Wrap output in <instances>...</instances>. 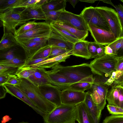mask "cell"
I'll return each mask as SVG.
<instances>
[{"mask_svg": "<svg viewBox=\"0 0 123 123\" xmlns=\"http://www.w3.org/2000/svg\"><path fill=\"white\" fill-rule=\"evenodd\" d=\"M76 105L62 104L43 119L44 123H71L76 120Z\"/></svg>", "mask_w": 123, "mask_h": 123, "instance_id": "obj_3", "label": "cell"}, {"mask_svg": "<svg viewBox=\"0 0 123 123\" xmlns=\"http://www.w3.org/2000/svg\"><path fill=\"white\" fill-rule=\"evenodd\" d=\"M103 123H123V115H111L107 117Z\"/></svg>", "mask_w": 123, "mask_h": 123, "instance_id": "obj_38", "label": "cell"}, {"mask_svg": "<svg viewBox=\"0 0 123 123\" xmlns=\"http://www.w3.org/2000/svg\"><path fill=\"white\" fill-rule=\"evenodd\" d=\"M117 57L118 62L116 70L117 75L113 84V85L123 86V57Z\"/></svg>", "mask_w": 123, "mask_h": 123, "instance_id": "obj_30", "label": "cell"}, {"mask_svg": "<svg viewBox=\"0 0 123 123\" xmlns=\"http://www.w3.org/2000/svg\"><path fill=\"white\" fill-rule=\"evenodd\" d=\"M70 50L58 47L51 46V51L48 57L49 58H53L61 55Z\"/></svg>", "mask_w": 123, "mask_h": 123, "instance_id": "obj_39", "label": "cell"}, {"mask_svg": "<svg viewBox=\"0 0 123 123\" xmlns=\"http://www.w3.org/2000/svg\"><path fill=\"white\" fill-rule=\"evenodd\" d=\"M123 41V37L120 38L108 45L112 49L113 54L115 56L121 47Z\"/></svg>", "mask_w": 123, "mask_h": 123, "instance_id": "obj_43", "label": "cell"}, {"mask_svg": "<svg viewBox=\"0 0 123 123\" xmlns=\"http://www.w3.org/2000/svg\"><path fill=\"white\" fill-rule=\"evenodd\" d=\"M37 22L35 21L28 22L21 25L16 30L14 35V37L23 34L35 28L37 25Z\"/></svg>", "mask_w": 123, "mask_h": 123, "instance_id": "obj_35", "label": "cell"}, {"mask_svg": "<svg viewBox=\"0 0 123 123\" xmlns=\"http://www.w3.org/2000/svg\"><path fill=\"white\" fill-rule=\"evenodd\" d=\"M120 1H121L123 3V0H120Z\"/></svg>", "mask_w": 123, "mask_h": 123, "instance_id": "obj_59", "label": "cell"}, {"mask_svg": "<svg viewBox=\"0 0 123 123\" xmlns=\"http://www.w3.org/2000/svg\"><path fill=\"white\" fill-rule=\"evenodd\" d=\"M16 49H11L5 53L0 54V57L2 60H10L18 57L15 54Z\"/></svg>", "mask_w": 123, "mask_h": 123, "instance_id": "obj_41", "label": "cell"}, {"mask_svg": "<svg viewBox=\"0 0 123 123\" xmlns=\"http://www.w3.org/2000/svg\"><path fill=\"white\" fill-rule=\"evenodd\" d=\"M97 0H80L79 1H82L83 2H88L89 3H94Z\"/></svg>", "mask_w": 123, "mask_h": 123, "instance_id": "obj_57", "label": "cell"}, {"mask_svg": "<svg viewBox=\"0 0 123 123\" xmlns=\"http://www.w3.org/2000/svg\"><path fill=\"white\" fill-rule=\"evenodd\" d=\"M52 31L49 24L45 22H37L35 28L15 38L16 40H24L37 37H50Z\"/></svg>", "mask_w": 123, "mask_h": 123, "instance_id": "obj_11", "label": "cell"}, {"mask_svg": "<svg viewBox=\"0 0 123 123\" xmlns=\"http://www.w3.org/2000/svg\"><path fill=\"white\" fill-rule=\"evenodd\" d=\"M19 123H28L27 122H22Z\"/></svg>", "mask_w": 123, "mask_h": 123, "instance_id": "obj_58", "label": "cell"}, {"mask_svg": "<svg viewBox=\"0 0 123 123\" xmlns=\"http://www.w3.org/2000/svg\"><path fill=\"white\" fill-rule=\"evenodd\" d=\"M105 55H114L112 49L108 45L105 46Z\"/></svg>", "mask_w": 123, "mask_h": 123, "instance_id": "obj_52", "label": "cell"}, {"mask_svg": "<svg viewBox=\"0 0 123 123\" xmlns=\"http://www.w3.org/2000/svg\"><path fill=\"white\" fill-rule=\"evenodd\" d=\"M8 77V75H0V85H2L7 81Z\"/></svg>", "mask_w": 123, "mask_h": 123, "instance_id": "obj_51", "label": "cell"}, {"mask_svg": "<svg viewBox=\"0 0 123 123\" xmlns=\"http://www.w3.org/2000/svg\"><path fill=\"white\" fill-rule=\"evenodd\" d=\"M89 42L86 40L80 41L74 44L71 50L73 55L89 59L91 58L87 46Z\"/></svg>", "mask_w": 123, "mask_h": 123, "instance_id": "obj_23", "label": "cell"}, {"mask_svg": "<svg viewBox=\"0 0 123 123\" xmlns=\"http://www.w3.org/2000/svg\"><path fill=\"white\" fill-rule=\"evenodd\" d=\"M108 86L105 83L94 82L90 89L92 98L98 109L101 111L106 104V97L109 91Z\"/></svg>", "mask_w": 123, "mask_h": 123, "instance_id": "obj_8", "label": "cell"}, {"mask_svg": "<svg viewBox=\"0 0 123 123\" xmlns=\"http://www.w3.org/2000/svg\"><path fill=\"white\" fill-rule=\"evenodd\" d=\"M3 86L6 90L7 93L20 99L30 106L37 113L41 116L43 119L47 116L48 114L40 110L20 89L17 86L7 84H4Z\"/></svg>", "mask_w": 123, "mask_h": 123, "instance_id": "obj_13", "label": "cell"}, {"mask_svg": "<svg viewBox=\"0 0 123 123\" xmlns=\"http://www.w3.org/2000/svg\"><path fill=\"white\" fill-rule=\"evenodd\" d=\"M80 14L87 25L92 24L101 29L111 32L110 27L106 21L96 10L95 7L90 6L86 7Z\"/></svg>", "mask_w": 123, "mask_h": 123, "instance_id": "obj_7", "label": "cell"}, {"mask_svg": "<svg viewBox=\"0 0 123 123\" xmlns=\"http://www.w3.org/2000/svg\"><path fill=\"white\" fill-rule=\"evenodd\" d=\"M17 45V41L13 34L4 32L0 42V51H6Z\"/></svg>", "mask_w": 123, "mask_h": 123, "instance_id": "obj_25", "label": "cell"}, {"mask_svg": "<svg viewBox=\"0 0 123 123\" xmlns=\"http://www.w3.org/2000/svg\"><path fill=\"white\" fill-rule=\"evenodd\" d=\"M52 23L67 31L76 37L80 41L85 40V39L88 36V30H80L68 25L57 21Z\"/></svg>", "mask_w": 123, "mask_h": 123, "instance_id": "obj_24", "label": "cell"}, {"mask_svg": "<svg viewBox=\"0 0 123 123\" xmlns=\"http://www.w3.org/2000/svg\"><path fill=\"white\" fill-rule=\"evenodd\" d=\"M51 46L46 44L34 55L29 61L32 60L44 58L48 57L51 51Z\"/></svg>", "mask_w": 123, "mask_h": 123, "instance_id": "obj_36", "label": "cell"}, {"mask_svg": "<svg viewBox=\"0 0 123 123\" xmlns=\"http://www.w3.org/2000/svg\"><path fill=\"white\" fill-rule=\"evenodd\" d=\"M18 68L0 65V75L15 74Z\"/></svg>", "mask_w": 123, "mask_h": 123, "instance_id": "obj_40", "label": "cell"}, {"mask_svg": "<svg viewBox=\"0 0 123 123\" xmlns=\"http://www.w3.org/2000/svg\"><path fill=\"white\" fill-rule=\"evenodd\" d=\"M92 84L85 82H80L69 85L56 86L60 90L68 89L72 90L84 92L90 89Z\"/></svg>", "mask_w": 123, "mask_h": 123, "instance_id": "obj_28", "label": "cell"}, {"mask_svg": "<svg viewBox=\"0 0 123 123\" xmlns=\"http://www.w3.org/2000/svg\"><path fill=\"white\" fill-rule=\"evenodd\" d=\"M99 44L95 42H89L87 49L91 55V58H97V50Z\"/></svg>", "mask_w": 123, "mask_h": 123, "instance_id": "obj_42", "label": "cell"}, {"mask_svg": "<svg viewBox=\"0 0 123 123\" xmlns=\"http://www.w3.org/2000/svg\"><path fill=\"white\" fill-rule=\"evenodd\" d=\"M35 67L22 66L18 68L15 75L20 79H28L35 71Z\"/></svg>", "mask_w": 123, "mask_h": 123, "instance_id": "obj_31", "label": "cell"}, {"mask_svg": "<svg viewBox=\"0 0 123 123\" xmlns=\"http://www.w3.org/2000/svg\"><path fill=\"white\" fill-rule=\"evenodd\" d=\"M117 62V57L105 55L95 58L89 64L93 74L110 77L116 71Z\"/></svg>", "mask_w": 123, "mask_h": 123, "instance_id": "obj_4", "label": "cell"}, {"mask_svg": "<svg viewBox=\"0 0 123 123\" xmlns=\"http://www.w3.org/2000/svg\"><path fill=\"white\" fill-rule=\"evenodd\" d=\"M48 44L51 46H55L71 50L74 44L67 41L52 31L48 41Z\"/></svg>", "mask_w": 123, "mask_h": 123, "instance_id": "obj_22", "label": "cell"}, {"mask_svg": "<svg viewBox=\"0 0 123 123\" xmlns=\"http://www.w3.org/2000/svg\"><path fill=\"white\" fill-rule=\"evenodd\" d=\"M105 47L100 44L99 45L97 50V58L105 55Z\"/></svg>", "mask_w": 123, "mask_h": 123, "instance_id": "obj_50", "label": "cell"}, {"mask_svg": "<svg viewBox=\"0 0 123 123\" xmlns=\"http://www.w3.org/2000/svg\"><path fill=\"white\" fill-rule=\"evenodd\" d=\"M106 99L110 105L123 108V89L119 86L113 85L108 92Z\"/></svg>", "mask_w": 123, "mask_h": 123, "instance_id": "obj_15", "label": "cell"}, {"mask_svg": "<svg viewBox=\"0 0 123 123\" xmlns=\"http://www.w3.org/2000/svg\"></svg>", "mask_w": 123, "mask_h": 123, "instance_id": "obj_60", "label": "cell"}, {"mask_svg": "<svg viewBox=\"0 0 123 123\" xmlns=\"http://www.w3.org/2000/svg\"><path fill=\"white\" fill-rule=\"evenodd\" d=\"M76 120L79 123H96L84 102L77 105Z\"/></svg>", "mask_w": 123, "mask_h": 123, "instance_id": "obj_20", "label": "cell"}, {"mask_svg": "<svg viewBox=\"0 0 123 123\" xmlns=\"http://www.w3.org/2000/svg\"><path fill=\"white\" fill-rule=\"evenodd\" d=\"M72 55H73V53L71 50L61 55L49 58L31 67H39L45 69L52 68L62 62H65L66 60Z\"/></svg>", "mask_w": 123, "mask_h": 123, "instance_id": "obj_18", "label": "cell"}, {"mask_svg": "<svg viewBox=\"0 0 123 123\" xmlns=\"http://www.w3.org/2000/svg\"><path fill=\"white\" fill-rule=\"evenodd\" d=\"M21 81V79L15 74H9L8 79L5 84L16 86L19 85Z\"/></svg>", "mask_w": 123, "mask_h": 123, "instance_id": "obj_45", "label": "cell"}, {"mask_svg": "<svg viewBox=\"0 0 123 123\" xmlns=\"http://www.w3.org/2000/svg\"><path fill=\"white\" fill-rule=\"evenodd\" d=\"M64 9H65L51 11L43 10L46 17L45 22L50 25L51 23L56 21L60 17L62 12Z\"/></svg>", "mask_w": 123, "mask_h": 123, "instance_id": "obj_33", "label": "cell"}, {"mask_svg": "<svg viewBox=\"0 0 123 123\" xmlns=\"http://www.w3.org/2000/svg\"><path fill=\"white\" fill-rule=\"evenodd\" d=\"M50 70L66 77L70 84L80 82L93 83V74L89 64L87 63L67 66L58 64Z\"/></svg>", "mask_w": 123, "mask_h": 123, "instance_id": "obj_1", "label": "cell"}, {"mask_svg": "<svg viewBox=\"0 0 123 123\" xmlns=\"http://www.w3.org/2000/svg\"><path fill=\"white\" fill-rule=\"evenodd\" d=\"M50 25L52 31L66 41L74 44L79 41H81L67 31L53 24H50Z\"/></svg>", "mask_w": 123, "mask_h": 123, "instance_id": "obj_26", "label": "cell"}, {"mask_svg": "<svg viewBox=\"0 0 123 123\" xmlns=\"http://www.w3.org/2000/svg\"><path fill=\"white\" fill-rule=\"evenodd\" d=\"M46 72L52 85L59 86L70 84L69 80L64 76L52 72L50 70L46 71Z\"/></svg>", "mask_w": 123, "mask_h": 123, "instance_id": "obj_29", "label": "cell"}, {"mask_svg": "<svg viewBox=\"0 0 123 123\" xmlns=\"http://www.w3.org/2000/svg\"><path fill=\"white\" fill-rule=\"evenodd\" d=\"M0 99H1L4 98L7 92L6 90L4 87L3 85H0Z\"/></svg>", "mask_w": 123, "mask_h": 123, "instance_id": "obj_53", "label": "cell"}, {"mask_svg": "<svg viewBox=\"0 0 123 123\" xmlns=\"http://www.w3.org/2000/svg\"><path fill=\"white\" fill-rule=\"evenodd\" d=\"M67 0H50L42 6V9L45 11H56L65 9Z\"/></svg>", "mask_w": 123, "mask_h": 123, "instance_id": "obj_27", "label": "cell"}, {"mask_svg": "<svg viewBox=\"0 0 123 123\" xmlns=\"http://www.w3.org/2000/svg\"><path fill=\"white\" fill-rule=\"evenodd\" d=\"M0 19L4 31L13 34L17 26L27 22L22 13L15 9H12L0 13Z\"/></svg>", "mask_w": 123, "mask_h": 123, "instance_id": "obj_6", "label": "cell"}, {"mask_svg": "<svg viewBox=\"0 0 123 123\" xmlns=\"http://www.w3.org/2000/svg\"><path fill=\"white\" fill-rule=\"evenodd\" d=\"M21 0H0V13L13 9L20 3Z\"/></svg>", "mask_w": 123, "mask_h": 123, "instance_id": "obj_32", "label": "cell"}, {"mask_svg": "<svg viewBox=\"0 0 123 123\" xmlns=\"http://www.w3.org/2000/svg\"><path fill=\"white\" fill-rule=\"evenodd\" d=\"M49 37H38L28 40L18 41H28L37 43H46L48 41Z\"/></svg>", "mask_w": 123, "mask_h": 123, "instance_id": "obj_48", "label": "cell"}, {"mask_svg": "<svg viewBox=\"0 0 123 123\" xmlns=\"http://www.w3.org/2000/svg\"><path fill=\"white\" fill-rule=\"evenodd\" d=\"M115 56L118 57H123V41L121 47L117 52Z\"/></svg>", "mask_w": 123, "mask_h": 123, "instance_id": "obj_54", "label": "cell"}, {"mask_svg": "<svg viewBox=\"0 0 123 123\" xmlns=\"http://www.w3.org/2000/svg\"><path fill=\"white\" fill-rule=\"evenodd\" d=\"M16 41L18 45L24 50L26 55L25 62L29 61L34 55L46 44L45 43Z\"/></svg>", "mask_w": 123, "mask_h": 123, "instance_id": "obj_16", "label": "cell"}, {"mask_svg": "<svg viewBox=\"0 0 123 123\" xmlns=\"http://www.w3.org/2000/svg\"><path fill=\"white\" fill-rule=\"evenodd\" d=\"M73 26L81 31L88 30V25L80 14L77 15L64 10L56 21Z\"/></svg>", "mask_w": 123, "mask_h": 123, "instance_id": "obj_9", "label": "cell"}, {"mask_svg": "<svg viewBox=\"0 0 123 123\" xmlns=\"http://www.w3.org/2000/svg\"><path fill=\"white\" fill-rule=\"evenodd\" d=\"M117 75L116 71L113 72L112 73L111 76L105 82V84L108 86H111L113 84Z\"/></svg>", "mask_w": 123, "mask_h": 123, "instance_id": "obj_49", "label": "cell"}, {"mask_svg": "<svg viewBox=\"0 0 123 123\" xmlns=\"http://www.w3.org/2000/svg\"><path fill=\"white\" fill-rule=\"evenodd\" d=\"M87 25L88 31L90 32L94 42L100 45H108L117 39L110 31L92 24H89Z\"/></svg>", "mask_w": 123, "mask_h": 123, "instance_id": "obj_10", "label": "cell"}, {"mask_svg": "<svg viewBox=\"0 0 123 123\" xmlns=\"http://www.w3.org/2000/svg\"><path fill=\"white\" fill-rule=\"evenodd\" d=\"M49 58L48 57L44 58L31 60L26 62L22 66L31 67L33 65L44 61Z\"/></svg>", "mask_w": 123, "mask_h": 123, "instance_id": "obj_47", "label": "cell"}, {"mask_svg": "<svg viewBox=\"0 0 123 123\" xmlns=\"http://www.w3.org/2000/svg\"><path fill=\"white\" fill-rule=\"evenodd\" d=\"M35 67V72L27 79L37 86L47 84H51V82L45 69Z\"/></svg>", "mask_w": 123, "mask_h": 123, "instance_id": "obj_17", "label": "cell"}, {"mask_svg": "<svg viewBox=\"0 0 123 123\" xmlns=\"http://www.w3.org/2000/svg\"><path fill=\"white\" fill-rule=\"evenodd\" d=\"M107 107L110 114L112 115H123V108L121 107L108 104Z\"/></svg>", "mask_w": 123, "mask_h": 123, "instance_id": "obj_44", "label": "cell"}, {"mask_svg": "<svg viewBox=\"0 0 123 123\" xmlns=\"http://www.w3.org/2000/svg\"><path fill=\"white\" fill-rule=\"evenodd\" d=\"M22 13L27 22L31 19H46L42 7L34 6L23 9Z\"/></svg>", "mask_w": 123, "mask_h": 123, "instance_id": "obj_19", "label": "cell"}, {"mask_svg": "<svg viewBox=\"0 0 123 123\" xmlns=\"http://www.w3.org/2000/svg\"><path fill=\"white\" fill-rule=\"evenodd\" d=\"M84 102L96 123H98L102 111L99 110L94 102L91 95L90 92H86L85 98Z\"/></svg>", "mask_w": 123, "mask_h": 123, "instance_id": "obj_21", "label": "cell"}, {"mask_svg": "<svg viewBox=\"0 0 123 123\" xmlns=\"http://www.w3.org/2000/svg\"><path fill=\"white\" fill-rule=\"evenodd\" d=\"M38 87L43 96L56 107L62 104V90L57 86L49 84L40 85Z\"/></svg>", "mask_w": 123, "mask_h": 123, "instance_id": "obj_12", "label": "cell"}, {"mask_svg": "<svg viewBox=\"0 0 123 123\" xmlns=\"http://www.w3.org/2000/svg\"><path fill=\"white\" fill-rule=\"evenodd\" d=\"M40 0H21L20 3L13 9L21 8L23 9L34 6Z\"/></svg>", "mask_w": 123, "mask_h": 123, "instance_id": "obj_37", "label": "cell"}, {"mask_svg": "<svg viewBox=\"0 0 123 123\" xmlns=\"http://www.w3.org/2000/svg\"><path fill=\"white\" fill-rule=\"evenodd\" d=\"M21 79L22 80L21 83L16 86L20 89L40 110L48 114L56 108L54 105L43 96L38 86L28 79Z\"/></svg>", "mask_w": 123, "mask_h": 123, "instance_id": "obj_2", "label": "cell"}, {"mask_svg": "<svg viewBox=\"0 0 123 123\" xmlns=\"http://www.w3.org/2000/svg\"><path fill=\"white\" fill-rule=\"evenodd\" d=\"M117 13L123 28V5L121 4L115 5L114 7Z\"/></svg>", "mask_w": 123, "mask_h": 123, "instance_id": "obj_46", "label": "cell"}, {"mask_svg": "<svg viewBox=\"0 0 123 123\" xmlns=\"http://www.w3.org/2000/svg\"><path fill=\"white\" fill-rule=\"evenodd\" d=\"M25 62V60L18 57L10 60H0V65L18 68L22 66Z\"/></svg>", "mask_w": 123, "mask_h": 123, "instance_id": "obj_34", "label": "cell"}, {"mask_svg": "<svg viewBox=\"0 0 123 123\" xmlns=\"http://www.w3.org/2000/svg\"><path fill=\"white\" fill-rule=\"evenodd\" d=\"M101 1H103V2L112 5L114 7L115 5L111 2V0H101Z\"/></svg>", "mask_w": 123, "mask_h": 123, "instance_id": "obj_56", "label": "cell"}, {"mask_svg": "<svg viewBox=\"0 0 123 123\" xmlns=\"http://www.w3.org/2000/svg\"><path fill=\"white\" fill-rule=\"evenodd\" d=\"M86 92L68 89L62 90L61 99L62 104L77 105L85 100Z\"/></svg>", "mask_w": 123, "mask_h": 123, "instance_id": "obj_14", "label": "cell"}, {"mask_svg": "<svg viewBox=\"0 0 123 123\" xmlns=\"http://www.w3.org/2000/svg\"><path fill=\"white\" fill-rule=\"evenodd\" d=\"M108 24L111 32L117 39L123 37V28L115 9L107 6L95 7Z\"/></svg>", "mask_w": 123, "mask_h": 123, "instance_id": "obj_5", "label": "cell"}, {"mask_svg": "<svg viewBox=\"0 0 123 123\" xmlns=\"http://www.w3.org/2000/svg\"><path fill=\"white\" fill-rule=\"evenodd\" d=\"M79 1V0H67V1H68L71 4L74 8L76 5Z\"/></svg>", "mask_w": 123, "mask_h": 123, "instance_id": "obj_55", "label": "cell"}]
</instances>
